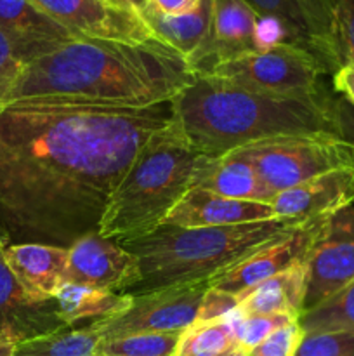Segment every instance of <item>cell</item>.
I'll return each mask as SVG.
<instances>
[{"label":"cell","mask_w":354,"mask_h":356,"mask_svg":"<svg viewBox=\"0 0 354 356\" xmlns=\"http://www.w3.org/2000/svg\"><path fill=\"white\" fill-rule=\"evenodd\" d=\"M172 120L170 103L108 108L21 99L0 108V235L71 247L97 232L142 146Z\"/></svg>","instance_id":"obj_1"},{"label":"cell","mask_w":354,"mask_h":356,"mask_svg":"<svg viewBox=\"0 0 354 356\" xmlns=\"http://www.w3.org/2000/svg\"><path fill=\"white\" fill-rule=\"evenodd\" d=\"M194 79L186 59L163 44L76 38L28 63L6 103L151 108L172 103Z\"/></svg>","instance_id":"obj_2"},{"label":"cell","mask_w":354,"mask_h":356,"mask_svg":"<svg viewBox=\"0 0 354 356\" xmlns=\"http://www.w3.org/2000/svg\"><path fill=\"white\" fill-rule=\"evenodd\" d=\"M332 94L288 99L250 92L207 75L194 79L172 99V120L200 155L226 153L285 134H337Z\"/></svg>","instance_id":"obj_3"},{"label":"cell","mask_w":354,"mask_h":356,"mask_svg":"<svg viewBox=\"0 0 354 356\" xmlns=\"http://www.w3.org/2000/svg\"><path fill=\"white\" fill-rule=\"evenodd\" d=\"M295 228L298 226L280 219L212 228L162 225L141 238L118 242L137 257L141 268V280L127 294L139 296L187 282L210 280Z\"/></svg>","instance_id":"obj_4"},{"label":"cell","mask_w":354,"mask_h":356,"mask_svg":"<svg viewBox=\"0 0 354 356\" xmlns=\"http://www.w3.org/2000/svg\"><path fill=\"white\" fill-rule=\"evenodd\" d=\"M198 156L174 120L156 131L111 195L97 233L124 242L155 232L189 190Z\"/></svg>","instance_id":"obj_5"},{"label":"cell","mask_w":354,"mask_h":356,"mask_svg":"<svg viewBox=\"0 0 354 356\" xmlns=\"http://www.w3.org/2000/svg\"><path fill=\"white\" fill-rule=\"evenodd\" d=\"M226 155L248 163L274 195L332 170L354 169V145L332 132L274 136Z\"/></svg>","instance_id":"obj_6"},{"label":"cell","mask_w":354,"mask_h":356,"mask_svg":"<svg viewBox=\"0 0 354 356\" xmlns=\"http://www.w3.org/2000/svg\"><path fill=\"white\" fill-rule=\"evenodd\" d=\"M203 75L229 86L288 99H312L326 96L319 63L301 47L276 44L260 51L219 63Z\"/></svg>","instance_id":"obj_7"},{"label":"cell","mask_w":354,"mask_h":356,"mask_svg":"<svg viewBox=\"0 0 354 356\" xmlns=\"http://www.w3.org/2000/svg\"><path fill=\"white\" fill-rule=\"evenodd\" d=\"M207 291L208 280H200L132 296L125 312L92 325L99 330L103 341L142 332L180 334L196 322Z\"/></svg>","instance_id":"obj_8"},{"label":"cell","mask_w":354,"mask_h":356,"mask_svg":"<svg viewBox=\"0 0 354 356\" xmlns=\"http://www.w3.org/2000/svg\"><path fill=\"white\" fill-rule=\"evenodd\" d=\"M262 19L283 31L285 44L307 51L326 75L339 70L333 38V0H246Z\"/></svg>","instance_id":"obj_9"},{"label":"cell","mask_w":354,"mask_h":356,"mask_svg":"<svg viewBox=\"0 0 354 356\" xmlns=\"http://www.w3.org/2000/svg\"><path fill=\"white\" fill-rule=\"evenodd\" d=\"M307 268L304 312L354 280V205L323 222L307 256Z\"/></svg>","instance_id":"obj_10"},{"label":"cell","mask_w":354,"mask_h":356,"mask_svg":"<svg viewBox=\"0 0 354 356\" xmlns=\"http://www.w3.org/2000/svg\"><path fill=\"white\" fill-rule=\"evenodd\" d=\"M141 280L134 254L94 232L68 247L65 284L127 294Z\"/></svg>","instance_id":"obj_11"},{"label":"cell","mask_w":354,"mask_h":356,"mask_svg":"<svg viewBox=\"0 0 354 356\" xmlns=\"http://www.w3.org/2000/svg\"><path fill=\"white\" fill-rule=\"evenodd\" d=\"M42 13L78 38L160 44L139 14L117 10L103 0H31Z\"/></svg>","instance_id":"obj_12"},{"label":"cell","mask_w":354,"mask_h":356,"mask_svg":"<svg viewBox=\"0 0 354 356\" xmlns=\"http://www.w3.org/2000/svg\"><path fill=\"white\" fill-rule=\"evenodd\" d=\"M325 221L326 219L302 225L288 235L266 243L259 250L248 254L238 263L229 266L228 270L212 277L208 280V287L228 292V294L242 299L260 282L281 273L297 261L307 259L312 243Z\"/></svg>","instance_id":"obj_13"},{"label":"cell","mask_w":354,"mask_h":356,"mask_svg":"<svg viewBox=\"0 0 354 356\" xmlns=\"http://www.w3.org/2000/svg\"><path fill=\"white\" fill-rule=\"evenodd\" d=\"M257 23L259 16L246 0H212L207 38L187 63L194 75H203L219 63L259 51Z\"/></svg>","instance_id":"obj_14"},{"label":"cell","mask_w":354,"mask_h":356,"mask_svg":"<svg viewBox=\"0 0 354 356\" xmlns=\"http://www.w3.org/2000/svg\"><path fill=\"white\" fill-rule=\"evenodd\" d=\"M354 205V169H339L280 191L271 202L274 218L294 226L323 221Z\"/></svg>","instance_id":"obj_15"},{"label":"cell","mask_w":354,"mask_h":356,"mask_svg":"<svg viewBox=\"0 0 354 356\" xmlns=\"http://www.w3.org/2000/svg\"><path fill=\"white\" fill-rule=\"evenodd\" d=\"M0 30L24 65L78 38L31 0H0Z\"/></svg>","instance_id":"obj_16"},{"label":"cell","mask_w":354,"mask_h":356,"mask_svg":"<svg viewBox=\"0 0 354 356\" xmlns=\"http://www.w3.org/2000/svg\"><path fill=\"white\" fill-rule=\"evenodd\" d=\"M267 219H276L269 204L233 200L200 188H189L170 211L163 225L180 226V228H212V226L245 225V222L267 221Z\"/></svg>","instance_id":"obj_17"},{"label":"cell","mask_w":354,"mask_h":356,"mask_svg":"<svg viewBox=\"0 0 354 356\" xmlns=\"http://www.w3.org/2000/svg\"><path fill=\"white\" fill-rule=\"evenodd\" d=\"M2 257L17 284L33 301H52L65 284L68 249L45 243H10Z\"/></svg>","instance_id":"obj_18"},{"label":"cell","mask_w":354,"mask_h":356,"mask_svg":"<svg viewBox=\"0 0 354 356\" xmlns=\"http://www.w3.org/2000/svg\"><path fill=\"white\" fill-rule=\"evenodd\" d=\"M56 301H33L7 268L0 250V330H9L19 341L65 329Z\"/></svg>","instance_id":"obj_19"},{"label":"cell","mask_w":354,"mask_h":356,"mask_svg":"<svg viewBox=\"0 0 354 356\" xmlns=\"http://www.w3.org/2000/svg\"><path fill=\"white\" fill-rule=\"evenodd\" d=\"M189 188H200L233 200L262 202L269 205L276 197L248 163L231 155L198 156L191 172Z\"/></svg>","instance_id":"obj_20"},{"label":"cell","mask_w":354,"mask_h":356,"mask_svg":"<svg viewBox=\"0 0 354 356\" xmlns=\"http://www.w3.org/2000/svg\"><path fill=\"white\" fill-rule=\"evenodd\" d=\"M307 259L297 261L281 273L260 282L239 299L242 315H290L301 318L307 292Z\"/></svg>","instance_id":"obj_21"},{"label":"cell","mask_w":354,"mask_h":356,"mask_svg":"<svg viewBox=\"0 0 354 356\" xmlns=\"http://www.w3.org/2000/svg\"><path fill=\"white\" fill-rule=\"evenodd\" d=\"M212 17V0H200L198 7L187 14L169 16L155 7L146 6L141 13V19L153 33V37L183 56L187 63L200 51L207 38Z\"/></svg>","instance_id":"obj_22"},{"label":"cell","mask_w":354,"mask_h":356,"mask_svg":"<svg viewBox=\"0 0 354 356\" xmlns=\"http://www.w3.org/2000/svg\"><path fill=\"white\" fill-rule=\"evenodd\" d=\"M59 318L68 327H82L111 318L130 306L132 296L62 284L54 296Z\"/></svg>","instance_id":"obj_23"},{"label":"cell","mask_w":354,"mask_h":356,"mask_svg":"<svg viewBox=\"0 0 354 356\" xmlns=\"http://www.w3.org/2000/svg\"><path fill=\"white\" fill-rule=\"evenodd\" d=\"M101 343L103 336L92 323L65 327L19 341L14 348V356H96Z\"/></svg>","instance_id":"obj_24"},{"label":"cell","mask_w":354,"mask_h":356,"mask_svg":"<svg viewBox=\"0 0 354 356\" xmlns=\"http://www.w3.org/2000/svg\"><path fill=\"white\" fill-rule=\"evenodd\" d=\"M304 334L354 332V280L298 318Z\"/></svg>","instance_id":"obj_25"},{"label":"cell","mask_w":354,"mask_h":356,"mask_svg":"<svg viewBox=\"0 0 354 356\" xmlns=\"http://www.w3.org/2000/svg\"><path fill=\"white\" fill-rule=\"evenodd\" d=\"M236 350L235 332L228 318L193 323L180 334L174 356H224Z\"/></svg>","instance_id":"obj_26"},{"label":"cell","mask_w":354,"mask_h":356,"mask_svg":"<svg viewBox=\"0 0 354 356\" xmlns=\"http://www.w3.org/2000/svg\"><path fill=\"white\" fill-rule=\"evenodd\" d=\"M180 334L142 332L104 339L97 348L96 356H174Z\"/></svg>","instance_id":"obj_27"},{"label":"cell","mask_w":354,"mask_h":356,"mask_svg":"<svg viewBox=\"0 0 354 356\" xmlns=\"http://www.w3.org/2000/svg\"><path fill=\"white\" fill-rule=\"evenodd\" d=\"M228 320L233 325L236 348L248 353L274 330L298 318L290 315H242L236 309L228 316Z\"/></svg>","instance_id":"obj_28"},{"label":"cell","mask_w":354,"mask_h":356,"mask_svg":"<svg viewBox=\"0 0 354 356\" xmlns=\"http://www.w3.org/2000/svg\"><path fill=\"white\" fill-rule=\"evenodd\" d=\"M333 38L339 68L354 61V0H333Z\"/></svg>","instance_id":"obj_29"},{"label":"cell","mask_w":354,"mask_h":356,"mask_svg":"<svg viewBox=\"0 0 354 356\" xmlns=\"http://www.w3.org/2000/svg\"><path fill=\"white\" fill-rule=\"evenodd\" d=\"M295 356H354V332L304 334Z\"/></svg>","instance_id":"obj_30"},{"label":"cell","mask_w":354,"mask_h":356,"mask_svg":"<svg viewBox=\"0 0 354 356\" xmlns=\"http://www.w3.org/2000/svg\"><path fill=\"white\" fill-rule=\"evenodd\" d=\"M304 339V330L298 325V320L287 323L274 330L259 346L250 350L248 356H295Z\"/></svg>","instance_id":"obj_31"},{"label":"cell","mask_w":354,"mask_h":356,"mask_svg":"<svg viewBox=\"0 0 354 356\" xmlns=\"http://www.w3.org/2000/svg\"><path fill=\"white\" fill-rule=\"evenodd\" d=\"M24 68L26 65L17 58L12 44L0 30V108L3 106L9 92L23 75Z\"/></svg>","instance_id":"obj_32"},{"label":"cell","mask_w":354,"mask_h":356,"mask_svg":"<svg viewBox=\"0 0 354 356\" xmlns=\"http://www.w3.org/2000/svg\"><path fill=\"white\" fill-rule=\"evenodd\" d=\"M238 306H239V299L236 298V296L208 287V291L205 292L203 299H201L196 322L194 323H207V322H219V320H226L233 312L238 309Z\"/></svg>","instance_id":"obj_33"},{"label":"cell","mask_w":354,"mask_h":356,"mask_svg":"<svg viewBox=\"0 0 354 356\" xmlns=\"http://www.w3.org/2000/svg\"><path fill=\"white\" fill-rule=\"evenodd\" d=\"M330 108H332L337 134L354 145V106L342 96H333Z\"/></svg>","instance_id":"obj_34"},{"label":"cell","mask_w":354,"mask_h":356,"mask_svg":"<svg viewBox=\"0 0 354 356\" xmlns=\"http://www.w3.org/2000/svg\"><path fill=\"white\" fill-rule=\"evenodd\" d=\"M333 90L354 106V61L340 66L332 75Z\"/></svg>","instance_id":"obj_35"},{"label":"cell","mask_w":354,"mask_h":356,"mask_svg":"<svg viewBox=\"0 0 354 356\" xmlns=\"http://www.w3.org/2000/svg\"><path fill=\"white\" fill-rule=\"evenodd\" d=\"M200 0H148V6L155 7L156 10L169 16H180L194 10Z\"/></svg>","instance_id":"obj_36"},{"label":"cell","mask_w":354,"mask_h":356,"mask_svg":"<svg viewBox=\"0 0 354 356\" xmlns=\"http://www.w3.org/2000/svg\"><path fill=\"white\" fill-rule=\"evenodd\" d=\"M17 339L9 330H0V356H14Z\"/></svg>","instance_id":"obj_37"},{"label":"cell","mask_w":354,"mask_h":356,"mask_svg":"<svg viewBox=\"0 0 354 356\" xmlns=\"http://www.w3.org/2000/svg\"><path fill=\"white\" fill-rule=\"evenodd\" d=\"M104 3H108L110 7L117 10H124V13H134L137 14V10L134 9V6L130 3V0H103Z\"/></svg>","instance_id":"obj_38"},{"label":"cell","mask_w":354,"mask_h":356,"mask_svg":"<svg viewBox=\"0 0 354 356\" xmlns=\"http://www.w3.org/2000/svg\"><path fill=\"white\" fill-rule=\"evenodd\" d=\"M130 3L134 6V9L137 10L139 16H141V13L146 9V6H148V0H130Z\"/></svg>","instance_id":"obj_39"},{"label":"cell","mask_w":354,"mask_h":356,"mask_svg":"<svg viewBox=\"0 0 354 356\" xmlns=\"http://www.w3.org/2000/svg\"><path fill=\"white\" fill-rule=\"evenodd\" d=\"M226 356H248V355H246V351H243V350H239V348H236V350H233L231 353H228Z\"/></svg>","instance_id":"obj_40"},{"label":"cell","mask_w":354,"mask_h":356,"mask_svg":"<svg viewBox=\"0 0 354 356\" xmlns=\"http://www.w3.org/2000/svg\"><path fill=\"white\" fill-rule=\"evenodd\" d=\"M6 245H7V243H6V240H3V238H2V235H0V250H2L3 247H6Z\"/></svg>","instance_id":"obj_41"},{"label":"cell","mask_w":354,"mask_h":356,"mask_svg":"<svg viewBox=\"0 0 354 356\" xmlns=\"http://www.w3.org/2000/svg\"><path fill=\"white\" fill-rule=\"evenodd\" d=\"M224 356H226V355H224Z\"/></svg>","instance_id":"obj_42"}]
</instances>
